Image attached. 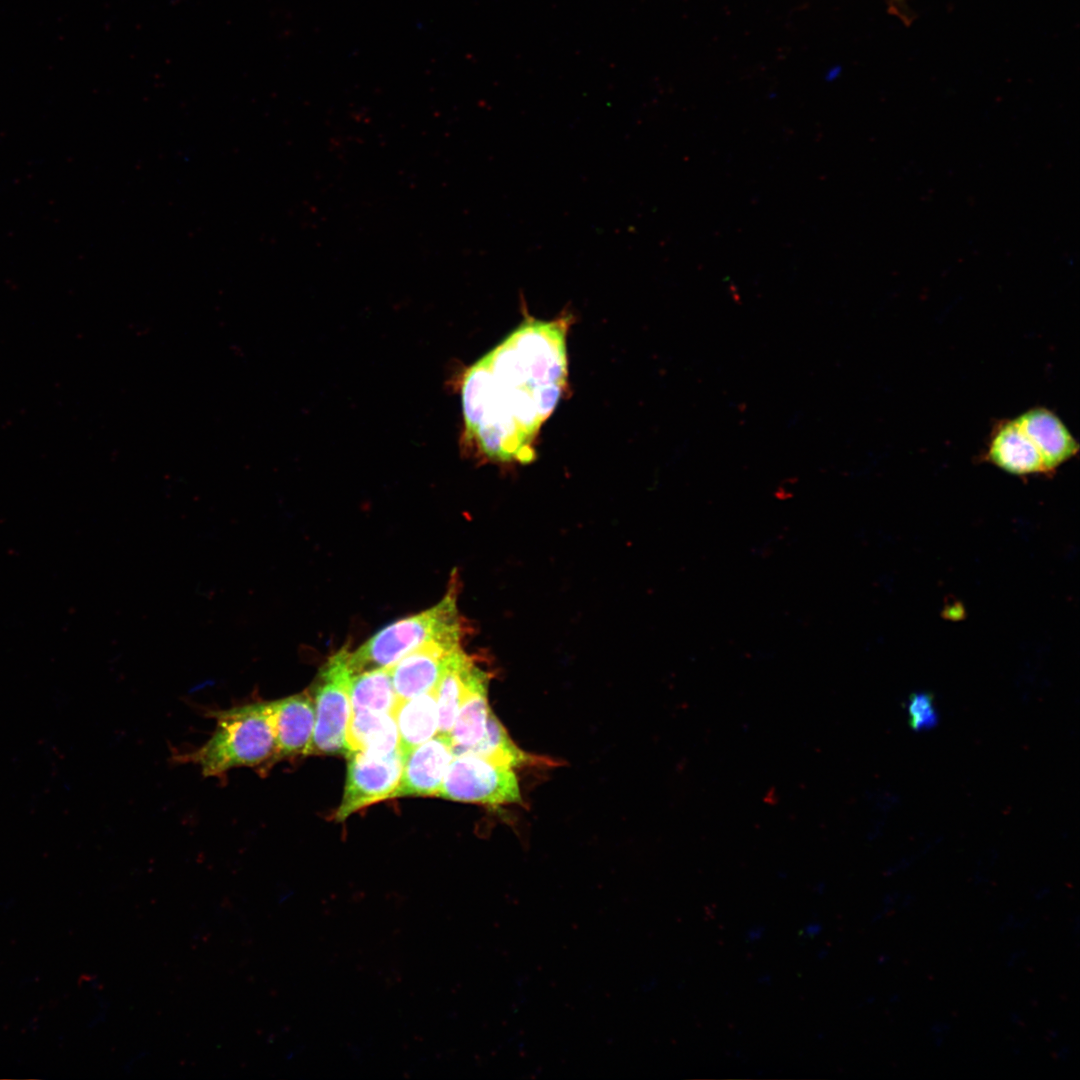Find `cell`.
<instances>
[{"instance_id": "cell-1", "label": "cell", "mask_w": 1080, "mask_h": 1080, "mask_svg": "<svg viewBox=\"0 0 1080 1080\" xmlns=\"http://www.w3.org/2000/svg\"><path fill=\"white\" fill-rule=\"evenodd\" d=\"M569 319L527 318L464 374L465 444L497 462L529 463L568 381Z\"/></svg>"}, {"instance_id": "cell-2", "label": "cell", "mask_w": 1080, "mask_h": 1080, "mask_svg": "<svg viewBox=\"0 0 1080 1080\" xmlns=\"http://www.w3.org/2000/svg\"><path fill=\"white\" fill-rule=\"evenodd\" d=\"M216 720L211 737L187 758L204 776H220L233 768L270 767L276 741L268 701L210 711Z\"/></svg>"}, {"instance_id": "cell-3", "label": "cell", "mask_w": 1080, "mask_h": 1080, "mask_svg": "<svg viewBox=\"0 0 1080 1080\" xmlns=\"http://www.w3.org/2000/svg\"><path fill=\"white\" fill-rule=\"evenodd\" d=\"M457 577L453 575L444 597L434 606L387 625L355 651H350L353 674L388 667L432 639L459 636L464 628L457 609Z\"/></svg>"}, {"instance_id": "cell-4", "label": "cell", "mask_w": 1080, "mask_h": 1080, "mask_svg": "<svg viewBox=\"0 0 1080 1080\" xmlns=\"http://www.w3.org/2000/svg\"><path fill=\"white\" fill-rule=\"evenodd\" d=\"M350 651L342 648L321 668L314 685L315 726L310 754L349 753L346 730L351 715L349 685L353 675Z\"/></svg>"}, {"instance_id": "cell-5", "label": "cell", "mask_w": 1080, "mask_h": 1080, "mask_svg": "<svg viewBox=\"0 0 1080 1080\" xmlns=\"http://www.w3.org/2000/svg\"><path fill=\"white\" fill-rule=\"evenodd\" d=\"M437 797L492 807L522 800L514 769L472 752L454 755Z\"/></svg>"}, {"instance_id": "cell-6", "label": "cell", "mask_w": 1080, "mask_h": 1080, "mask_svg": "<svg viewBox=\"0 0 1080 1080\" xmlns=\"http://www.w3.org/2000/svg\"><path fill=\"white\" fill-rule=\"evenodd\" d=\"M342 801L335 814L338 822L378 801L391 799L403 769L404 756L400 750L378 755L350 752Z\"/></svg>"}, {"instance_id": "cell-7", "label": "cell", "mask_w": 1080, "mask_h": 1080, "mask_svg": "<svg viewBox=\"0 0 1080 1080\" xmlns=\"http://www.w3.org/2000/svg\"><path fill=\"white\" fill-rule=\"evenodd\" d=\"M461 639H432L389 666L397 700L435 690L451 657L461 648Z\"/></svg>"}, {"instance_id": "cell-8", "label": "cell", "mask_w": 1080, "mask_h": 1080, "mask_svg": "<svg viewBox=\"0 0 1080 1080\" xmlns=\"http://www.w3.org/2000/svg\"><path fill=\"white\" fill-rule=\"evenodd\" d=\"M454 758L449 735L437 733L404 756L402 774L392 798L438 796L446 771Z\"/></svg>"}, {"instance_id": "cell-9", "label": "cell", "mask_w": 1080, "mask_h": 1080, "mask_svg": "<svg viewBox=\"0 0 1080 1080\" xmlns=\"http://www.w3.org/2000/svg\"><path fill=\"white\" fill-rule=\"evenodd\" d=\"M273 723L276 754L274 763L299 755H310L315 726V708L308 692L268 701Z\"/></svg>"}, {"instance_id": "cell-10", "label": "cell", "mask_w": 1080, "mask_h": 1080, "mask_svg": "<svg viewBox=\"0 0 1080 1080\" xmlns=\"http://www.w3.org/2000/svg\"><path fill=\"white\" fill-rule=\"evenodd\" d=\"M984 460L1018 476L1048 474L1040 453L1016 419L994 426Z\"/></svg>"}, {"instance_id": "cell-11", "label": "cell", "mask_w": 1080, "mask_h": 1080, "mask_svg": "<svg viewBox=\"0 0 1080 1080\" xmlns=\"http://www.w3.org/2000/svg\"><path fill=\"white\" fill-rule=\"evenodd\" d=\"M488 683V673L473 661L466 673L464 696L450 732L454 755L476 745L486 731L491 711Z\"/></svg>"}, {"instance_id": "cell-12", "label": "cell", "mask_w": 1080, "mask_h": 1080, "mask_svg": "<svg viewBox=\"0 0 1080 1080\" xmlns=\"http://www.w3.org/2000/svg\"><path fill=\"white\" fill-rule=\"evenodd\" d=\"M1016 421L1037 448L1048 474L1079 451V444L1066 425L1047 408H1031Z\"/></svg>"}, {"instance_id": "cell-13", "label": "cell", "mask_w": 1080, "mask_h": 1080, "mask_svg": "<svg viewBox=\"0 0 1080 1080\" xmlns=\"http://www.w3.org/2000/svg\"><path fill=\"white\" fill-rule=\"evenodd\" d=\"M392 715L395 719L399 748L403 756L433 738L439 729L436 689L397 700Z\"/></svg>"}, {"instance_id": "cell-14", "label": "cell", "mask_w": 1080, "mask_h": 1080, "mask_svg": "<svg viewBox=\"0 0 1080 1080\" xmlns=\"http://www.w3.org/2000/svg\"><path fill=\"white\" fill-rule=\"evenodd\" d=\"M346 745L349 753L359 751L385 755L400 750L397 725L392 713L351 711L346 730Z\"/></svg>"}, {"instance_id": "cell-15", "label": "cell", "mask_w": 1080, "mask_h": 1080, "mask_svg": "<svg viewBox=\"0 0 1080 1080\" xmlns=\"http://www.w3.org/2000/svg\"><path fill=\"white\" fill-rule=\"evenodd\" d=\"M349 698L352 712L392 713L397 697L389 666L353 674L349 685Z\"/></svg>"}, {"instance_id": "cell-16", "label": "cell", "mask_w": 1080, "mask_h": 1080, "mask_svg": "<svg viewBox=\"0 0 1080 1080\" xmlns=\"http://www.w3.org/2000/svg\"><path fill=\"white\" fill-rule=\"evenodd\" d=\"M473 661L471 656L459 648L451 657L437 685L438 733L440 734L450 736L464 696L466 673Z\"/></svg>"}, {"instance_id": "cell-17", "label": "cell", "mask_w": 1080, "mask_h": 1080, "mask_svg": "<svg viewBox=\"0 0 1080 1080\" xmlns=\"http://www.w3.org/2000/svg\"><path fill=\"white\" fill-rule=\"evenodd\" d=\"M472 752L496 764L515 769L537 764L539 761L532 754L520 749L510 738L492 710L489 713L486 731L482 739L470 749ZM462 753V752H461Z\"/></svg>"}, {"instance_id": "cell-18", "label": "cell", "mask_w": 1080, "mask_h": 1080, "mask_svg": "<svg viewBox=\"0 0 1080 1080\" xmlns=\"http://www.w3.org/2000/svg\"><path fill=\"white\" fill-rule=\"evenodd\" d=\"M911 728L922 731L934 728L938 722V712L932 696L928 693L912 694L906 705Z\"/></svg>"}]
</instances>
